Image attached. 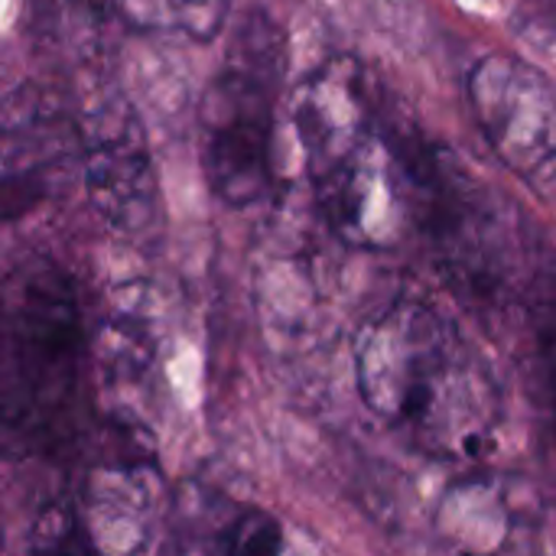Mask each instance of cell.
<instances>
[{"mask_svg":"<svg viewBox=\"0 0 556 556\" xmlns=\"http://www.w3.org/2000/svg\"><path fill=\"white\" fill-rule=\"evenodd\" d=\"M476 124L508 169L556 208V94L547 78L511 55H485L466 78Z\"/></svg>","mask_w":556,"mask_h":556,"instance_id":"cell-4","label":"cell"},{"mask_svg":"<svg viewBox=\"0 0 556 556\" xmlns=\"http://www.w3.org/2000/svg\"><path fill=\"white\" fill-rule=\"evenodd\" d=\"M538 342H541V355H544V368H547V391H551V417H554V437H556V283L547 287L538 296Z\"/></svg>","mask_w":556,"mask_h":556,"instance_id":"cell-12","label":"cell"},{"mask_svg":"<svg viewBox=\"0 0 556 556\" xmlns=\"http://www.w3.org/2000/svg\"><path fill=\"white\" fill-rule=\"evenodd\" d=\"M293 124L309 176L326 173L342 156L378 134L365 94V75L352 59H329L293 98Z\"/></svg>","mask_w":556,"mask_h":556,"instance_id":"cell-7","label":"cell"},{"mask_svg":"<svg viewBox=\"0 0 556 556\" xmlns=\"http://www.w3.org/2000/svg\"><path fill=\"white\" fill-rule=\"evenodd\" d=\"M101 556H130L147 538V492L137 479V459L98 469L78 498Z\"/></svg>","mask_w":556,"mask_h":556,"instance_id":"cell-8","label":"cell"},{"mask_svg":"<svg viewBox=\"0 0 556 556\" xmlns=\"http://www.w3.org/2000/svg\"><path fill=\"white\" fill-rule=\"evenodd\" d=\"M283 525L264 508H241L215 538L212 556H280Z\"/></svg>","mask_w":556,"mask_h":556,"instance_id":"cell-11","label":"cell"},{"mask_svg":"<svg viewBox=\"0 0 556 556\" xmlns=\"http://www.w3.org/2000/svg\"><path fill=\"white\" fill-rule=\"evenodd\" d=\"M410 169L375 134L326 173L313 176L319 208L332 231L358 248H391L410 222Z\"/></svg>","mask_w":556,"mask_h":556,"instance_id":"cell-5","label":"cell"},{"mask_svg":"<svg viewBox=\"0 0 556 556\" xmlns=\"http://www.w3.org/2000/svg\"><path fill=\"white\" fill-rule=\"evenodd\" d=\"M0 424L10 453L59 456L78 446L88 427V342L68 277L29 261L3 287Z\"/></svg>","mask_w":556,"mask_h":556,"instance_id":"cell-2","label":"cell"},{"mask_svg":"<svg viewBox=\"0 0 556 556\" xmlns=\"http://www.w3.org/2000/svg\"><path fill=\"white\" fill-rule=\"evenodd\" d=\"M26 556H101L78 498L62 495L36 511L26 531Z\"/></svg>","mask_w":556,"mask_h":556,"instance_id":"cell-10","label":"cell"},{"mask_svg":"<svg viewBox=\"0 0 556 556\" xmlns=\"http://www.w3.org/2000/svg\"><path fill=\"white\" fill-rule=\"evenodd\" d=\"M202 163L212 192L248 208L274 182V91L257 65H228L202 98Z\"/></svg>","mask_w":556,"mask_h":556,"instance_id":"cell-3","label":"cell"},{"mask_svg":"<svg viewBox=\"0 0 556 556\" xmlns=\"http://www.w3.org/2000/svg\"><path fill=\"white\" fill-rule=\"evenodd\" d=\"M85 189L98 215L124 235H140L156 218V173L143 130L124 104L101 108L81 140Z\"/></svg>","mask_w":556,"mask_h":556,"instance_id":"cell-6","label":"cell"},{"mask_svg":"<svg viewBox=\"0 0 556 556\" xmlns=\"http://www.w3.org/2000/svg\"><path fill=\"white\" fill-rule=\"evenodd\" d=\"M231 0H114V10L140 26L156 33H179L189 39H212L228 16Z\"/></svg>","mask_w":556,"mask_h":556,"instance_id":"cell-9","label":"cell"},{"mask_svg":"<svg viewBox=\"0 0 556 556\" xmlns=\"http://www.w3.org/2000/svg\"><path fill=\"white\" fill-rule=\"evenodd\" d=\"M355 381L368 410L427 456L472 463L495 440V375L430 303L397 300L358 332Z\"/></svg>","mask_w":556,"mask_h":556,"instance_id":"cell-1","label":"cell"}]
</instances>
